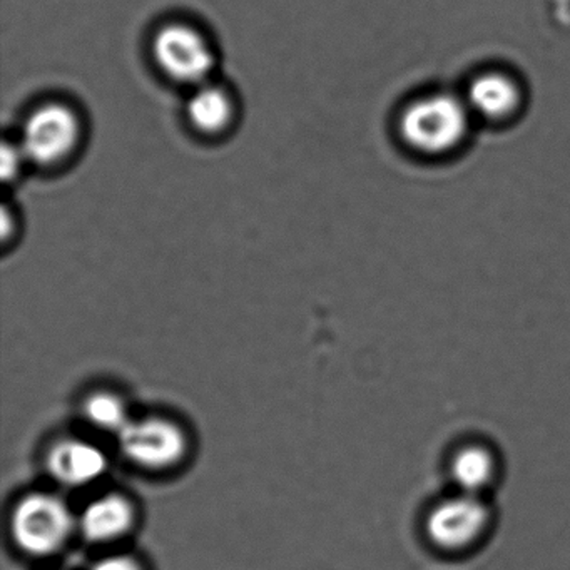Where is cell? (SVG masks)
<instances>
[{
  "label": "cell",
  "instance_id": "13",
  "mask_svg": "<svg viewBox=\"0 0 570 570\" xmlns=\"http://www.w3.org/2000/svg\"><path fill=\"white\" fill-rule=\"evenodd\" d=\"M24 159L26 156L22 153L21 145L6 142L4 148H2V176H4V179L16 178Z\"/></svg>",
  "mask_w": 570,
  "mask_h": 570
},
{
  "label": "cell",
  "instance_id": "2",
  "mask_svg": "<svg viewBox=\"0 0 570 570\" xmlns=\"http://www.w3.org/2000/svg\"><path fill=\"white\" fill-rule=\"evenodd\" d=\"M71 529L68 507L49 493L26 497L12 513V535L32 556L56 552L68 540Z\"/></svg>",
  "mask_w": 570,
  "mask_h": 570
},
{
  "label": "cell",
  "instance_id": "14",
  "mask_svg": "<svg viewBox=\"0 0 570 570\" xmlns=\"http://www.w3.org/2000/svg\"><path fill=\"white\" fill-rule=\"evenodd\" d=\"M92 570H139L138 563L128 557H109L96 563Z\"/></svg>",
  "mask_w": 570,
  "mask_h": 570
},
{
  "label": "cell",
  "instance_id": "6",
  "mask_svg": "<svg viewBox=\"0 0 570 570\" xmlns=\"http://www.w3.org/2000/svg\"><path fill=\"white\" fill-rule=\"evenodd\" d=\"M119 439L126 456L146 469L176 465L185 455V433L168 420L146 419L129 422L119 432Z\"/></svg>",
  "mask_w": 570,
  "mask_h": 570
},
{
  "label": "cell",
  "instance_id": "12",
  "mask_svg": "<svg viewBox=\"0 0 570 570\" xmlns=\"http://www.w3.org/2000/svg\"><path fill=\"white\" fill-rule=\"evenodd\" d=\"M86 416L92 425L102 430L121 432L128 425V413L118 396L111 393H96L89 396L85 406Z\"/></svg>",
  "mask_w": 570,
  "mask_h": 570
},
{
  "label": "cell",
  "instance_id": "9",
  "mask_svg": "<svg viewBox=\"0 0 570 570\" xmlns=\"http://www.w3.org/2000/svg\"><path fill=\"white\" fill-rule=\"evenodd\" d=\"M519 86L509 76L490 72L470 86L469 106L483 118H507L519 108Z\"/></svg>",
  "mask_w": 570,
  "mask_h": 570
},
{
  "label": "cell",
  "instance_id": "8",
  "mask_svg": "<svg viewBox=\"0 0 570 570\" xmlns=\"http://www.w3.org/2000/svg\"><path fill=\"white\" fill-rule=\"evenodd\" d=\"M132 525V509L125 497H101L89 503L82 513L81 527L85 535L92 542H108L128 532Z\"/></svg>",
  "mask_w": 570,
  "mask_h": 570
},
{
  "label": "cell",
  "instance_id": "3",
  "mask_svg": "<svg viewBox=\"0 0 570 570\" xmlns=\"http://www.w3.org/2000/svg\"><path fill=\"white\" fill-rule=\"evenodd\" d=\"M78 116L65 105L36 109L22 129L21 149L26 159L49 166L71 155L79 141Z\"/></svg>",
  "mask_w": 570,
  "mask_h": 570
},
{
  "label": "cell",
  "instance_id": "4",
  "mask_svg": "<svg viewBox=\"0 0 570 570\" xmlns=\"http://www.w3.org/2000/svg\"><path fill=\"white\" fill-rule=\"evenodd\" d=\"M159 68L179 82H203L215 66V56L206 39L186 24H169L153 42Z\"/></svg>",
  "mask_w": 570,
  "mask_h": 570
},
{
  "label": "cell",
  "instance_id": "11",
  "mask_svg": "<svg viewBox=\"0 0 570 570\" xmlns=\"http://www.w3.org/2000/svg\"><path fill=\"white\" fill-rule=\"evenodd\" d=\"M186 109L193 126L208 135L223 131L232 121V99L228 92L218 86H202L196 89Z\"/></svg>",
  "mask_w": 570,
  "mask_h": 570
},
{
  "label": "cell",
  "instance_id": "5",
  "mask_svg": "<svg viewBox=\"0 0 570 570\" xmlns=\"http://www.w3.org/2000/svg\"><path fill=\"white\" fill-rule=\"evenodd\" d=\"M489 520V507L480 495L460 492L433 507L426 519V532L442 549L460 550L480 539Z\"/></svg>",
  "mask_w": 570,
  "mask_h": 570
},
{
  "label": "cell",
  "instance_id": "1",
  "mask_svg": "<svg viewBox=\"0 0 570 570\" xmlns=\"http://www.w3.org/2000/svg\"><path fill=\"white\" fill-rule=\"evenodd\" d=\"M469 129V106L449 95L412 102L400 119V135L423 155H443L462 142Z\"/></svg>",
  "mask_w": 570,
  "mask_h": 570
},
{
  "label": "cell",
  "instance_id": "10",
  "mask_svg": "<svg viewBox=\"0 0 570 570\" xmlns=\"http://www.w3.org/2000/svg\"><path fill=\"white\" fill-rule=\"evenodd\" d=\"M495 456L482 445L463 446L453 456L450 473L460 492L480 495L495 479Z\"/></svg>",
  "mask_w": 570,
  "mask_h": 570
},
{
  "label": "cell",
  "instance_id": "7",
  "mask_svg": "<svg viewBox=\"0 0 570 570\" xmlns=\"http://www.w3.org/2000/svg\"><path fill=\"white\" fill-rule=\"evenodd\" d=\"M49 472L66 485H85L102 475L105 453L91 443L66 440L49 453Z\"/></svg>",
  "mask_w": 570,
  "mask_h": 570
}]
</instances>
